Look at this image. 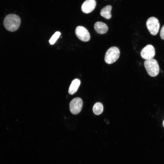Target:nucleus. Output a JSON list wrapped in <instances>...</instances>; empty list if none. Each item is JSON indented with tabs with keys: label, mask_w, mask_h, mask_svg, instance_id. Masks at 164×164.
<instances>
[{
	"label": "nucleus",
	"mask_w": 164,
	"mask_h": 164,
	"mask_svg": "<svg viewBox=\"0 0 164 164\" xmlns=\"http://www.w3.org/2000/svg\"><path fill=\"white\" fill-rule=\"evenodd\" d=\"M20 22V19L18 16L14 14H9L5 18L3 25L8 31L14 32L18 29Z\"/></svg>",
	"instance_id": "1"
},
{
	"label": "nucleus",
	"mask_w": 164,
	"mask_h": 164,
	"mask_svg": "<svg viewBox=\"0 0 164 164\" xmlns=\"http://www.w3.org/2000/svg\"><path fill=\"white\" fill-rule=\"evenodd\" d=\"M144 66L148 73L151 77H155L159 73V66L157 61L154 59L145 60Z\"/></svg>",
	"instance_id": "2"
},
{
	"label": "nucleus",
	"mask_w": 164,
	"mask_h": 164,
	"mask_svg": "<svg viewBox=\"0 0 164 164\" xmlns=\"http://www.w3.org/2000/svg\"><path fill=\"white\" fill-rule=\"evenodd\" d=\"M120 55V52L118 47L115 46L111 47L106 51L104 60L108 64H112L118 60Z\"/></svg>",
	"instance_id": "3"
},
{
	"label": "nucleus",
	"mask_w": 164,
	"mask_h": 164,
	"mask_svg": "<svg viewBox=\"0 0 164 164\" xmlns=\"http://www.w3.org/2000/svg\"><path fill=\"white\" fill-rule=\"evenodd\" d=\"M147 28L150 33L153 35H155L159 32L160 24L158 19L155 17H152L149 18L146 22Z\"/></svg>",
	"instance_id": "4"
},
{
	"label": "nucleus",
	"mask_w": 164,
	"mask_h": 164,
	"mask_svg": "<svg viewBox=\"0 0 164 164\" xmlns=\"http://www.w3.org/2000/svg\"><path fill=\"white\" fill-rule=\"evenodd\" d=\"M83 106V101L81 98L77 97L73 98L70 104L71 112L74 114H77L80 111Z\"/></svg>",
	"instance_id": "5"
},
{
	"label": "nucleus",
	"mask_w": 164,
	"mask_h": 164,
	"mask_svg": "<svg viewBox=\"0 0 164 164\" xmlns=\"http://www.w3.org/2000/svg\"><path fill=\"white\" fill-rule=\"evenodd\" d=\"M75 34L81 40L87 42L90 39V35L87 29L83 26H79L75 29Z\"/></svg>",
	"instance_id": "6"
},
{
	"label": "nucleus",
	"mask_w": 164,
	"mask_h": 164,
	"mask_svg": "<svg viewBox=\"0 0 164 164\" xmlns=\"http://www.w3.org/2000/svg\"><path fill=\"white\" fill-rule=\"evenodd\" d=\"M155 54L154 46L150 44L148 45L142 50L140 55L144 59L147 60L152 59Z\"/></svg>",
	"instance_id": "7"
},
{
	"label": "nucleus",
	"mask_w": 164,
	"mask_h": 164,
	"mask_svg": "<svg viewBox=\"0 0 164 164\" xmlns=\"http://www.w3.org/2000/svg\"><path fill=\"white\" fill-rule=\"evenodd\" d=\"M96 5L95 0H86L81 6V10L84 13H88L92 12Z\"/></svg>",
	"instance_id": "8"
},
{
	"label": "nucleus",
	"mask_w": 164,
	"mask_h": 164,
	"mask_svg": "<svg viewBox=\"0 0 164 164\" xmlns=\"http://www.w3.org/2000/svg\"><path fill=\"white\" fill-rule=\"evenodd\" d=\"M94 28L96 32L101 34L105 33L108 30V27L106 24L101 22H95L94 25Z\"/></svg>",
	"instance_id": "9"
},
{
	"label": "nucleus",
	"mask_w": 164,
	"mask_h": 164,
	"mask_svg": "<svg viewBox=\"0 0 164 164\" xmlns=\"http://www.w3.org/2000/svg\"><path fill=\"white\" fill-rule=\"evenodd\" d=\"M80 84V80L76 79L73 80L69 87L68 92L70 94H73L77 91Z\"/></svg>",
	"instance_id": "10"
},
{
	"label": "nucleus",
	"mask_w": 164,
	"mask_h": 164,
	"mask_svg": "<svg viewBox=\"0 0 164 164\" xmlns=\"http://www.w3.org/2000/svg\"><path fill=\"white\" fill-rule=\"evenodd\" d=\"M112 7L110 5H107L102 8L100 11L101 16L107 19H109L111 17V11Z\"/></svg>",
	"instance_id": "11"
},
{
	"label": "nucleus",
	"mask_w": 164,
	"mask_h": 164,
	"mask_svg": "<svg viewBox=\"0 0 164 164\" xmlns=\"http://www.w3.org/2000/svg\"><path fill=\"white\" fill-rule=\"evenodd\" d=\"M103 107L102 104L100 102H97L94 105L93 110L94 113L96 115H99L103 112Z\"/></svg>",
	"instance_id": "12"
},
{
	"label": "nucleus",
	"mask_w": 164,
	"mask_h": 164,
	"mask_svg": "<svg viewBox=\"0 0 164 164\" xmlns=\"http://www.w3.org/2000/svg\"><path fill=\"white\" fill-rule=\"evenodd\" d=\"M60 34V33L59 32H56L54 33L49 40V42L50 44L53 45L56 42Z\"/></svg>",
	"instance_id": "13"
},
{
	"label": "nucleus",
	"mask_w": 164,
	"mask_h": 164,
	"mask_svg": "<svg viewBox=\"0 0 164 164\" xmlns=\"http://www.w3.org/2000/svg\"><path fill=\"white\" fill-rule=\"evenodd\" d=\"M160 36L161 38L164 40V25L163 26L160 32Z\"/></svg>",
	"instance_id": "14"
},
{
	"label": "nucleus",
	"mask_w": 164,
	"mask_h": 164,
	"mask_svg": "<svg viewBox=\"0 0 164 164\" xmlns=\"http://www.w3.org/2000/svg\"><path fill=\"white\" fill-rule=\"evenodd\" d=\"M162 125H163V127H164V120L163 121V122Z\"/></svg>",
	"instance_id": "15"
}]
</instances>
